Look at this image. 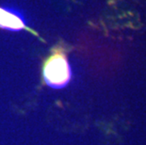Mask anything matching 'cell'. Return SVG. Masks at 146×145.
Here are the masks:
<instances>
[{"label": "cell", "instance_id": "6da1fadb", "mask_svg": "<svg viewBox=\"0 0 146 145\" xmlns=\"http://www.w3.org/2000/svg\"><path fill=\"white\" fill-rule=\"evenodd\" d=\"M43 76L46 83L54 88H61L69 82L71 70L63 53L57 52L46 60L43 67Z\"/></svg>", "mask_w": 146, "mask_h": 145}, {"label": "cell", "instance_id": "7a4b0ae2", "mask_svg": "<svg viewBox=\"0 0 146 145\" xmlns=\"http://www.w3.org/2000/svg\"><path fill=\"white\" fill-rule=\"evenodd\" d=\"M0 27L9 30H22L27 29L31 31L27 27L22 18L16 15L14 12L0 8Z\"/></svg>", "mask_w": 146, "mask_h": 145}]
</instances>
